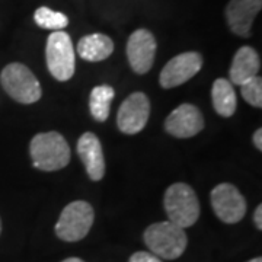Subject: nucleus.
Segmentation results:
<instances>
[{"mask_svg":"<svg viewBox=\"0 0 262 262\" xmlns=\"http://www.w3.org/2000/svg\"><path fill=\"white\" fill-rule=\"evenodd\" d=\"M248 262H262V258H253V259H251V261H248Z\"/></svg>","mask_w":262,"mask_h":262,"instance_id":"nucleus-24","label":"nucleus"},{"mask_svg":"<svg viewBox=\"0 0 262 262\" xmlns=\"http://www.w3.org/2000/svg\"><path fill=\"white\" fill-rule=\"evenodd\" d=\"M143 237L150 252L163 259L179 258L185 252L188 245L185 229L170 223L169 220L149 226Z\"/></svg>","mask_w":262,"mask_h":262,"instance_id":"nucleus-2","label":"nucleus"},{"mask_svg":"<svg viewBox=\"0 0 262 262\" xmlns=\"http://www.w3.org/2000/svg\"><path fill=\"white\" fill-rule=\"evenodd\" d=\"M46 61L51 76L58 82L70 80L75 75L76 57L70 35L64 31L50 34L46 46Z\"/></svg>","mask_w":262,"mask_h":262,"instance_id":"nucleus-5","label":"nucleus"},{"mask_svg":"<svg viewBox=\"0 0 262 262\" xmlns=\"http://www.w3.org/2000/svg\"><path fill=\"white\" fill-rule=\"evenodd\" d=\"M262 9V0H230L226 6V20L230 31L242 38L252 35L253 19Z\"/></svg>","mask_w":262,"mask_h":262,"instance_id":"nucleus-12","label":"nucleus"},{"mask_svg":"<svg viewBox=\"0 0 262 262\" xmlns=\"http://www.w3.org/2000/svg\"><path fill=\"white\" fill-rule=\"evenodd\" d=\"M204 128V117L192 103H182L169 114L165 130L177 139H189Z\"/></svg>","mask_w":262,"mask_h":262,"instance_id":"nucleus-11","label":"nucleus"},{"mask_svg":"<svg viewBox=\"0 0 262 262\" xmlns=\"http://www.w3.org/2000/svg\"><path fill=\"white\" fill-rule=\"evenodd\" d=\"M29 153L34 168L44 172H54L66 168L70 162V147L57 131L39 133L32 137Z\"/></svg>","mask_w":262,"mask_h":262,"instance_id":"nucleus-1","label":"nucleus"},{"mask_svg":"<svg viewBox=\"0 0 262 262\" xmlns=\"http://www.w3.org/2000/svg\"><path fill=\"white\" fill-rule=\"evenodd\" d=\"M241 94L246 102L252 105L255 108L262 106V79L261 76H255L251 80L241 86Z\"/></svg>","mask_w":262,"mask_h":262,"instance_id":"nucleus-19","label":"nucleus"},{"mask_svg":"<svg viewBox=\"0 0 262 262\" xmlns=\"http://www.w3.org/2000/svg\"><path fill=\"white\" fill-rule=\"evenodd\" d=\"M215 215L227 225L239 223L246 213V200L232 184H219L210 194Z\"/></svg>","mask_w":262,"mask_h":262,"instance_id":"nucleus-7","label":"nucleus"},{"mask_svg":"<svg viewBox=\"0 0 262 262\" xmlns=\"http://www.w3.org/2000/svg\"><path fill=\"white\" fill-rule=\"evenodd\" d=\"M156 38L149 29H136L127 41V58L137 75H146L155 63Z\"/></svg>","mask_w":262,"mask_h":262,"instance_id":"nucleus-10","label":"nucleus"},{"mask_svg":"<svg viewBox=\"0 0 262 262\" xmlns=\"http://www.w3.org/2000/svg\"><path fill=\"white\" fill-rule=\"evenodd\" d=\"M77 153L83 162L89 178L101 181L105 175V158L101 140L94 133H84L77 141Z\"/></svg>","mask_w":262,"mask_h":262,"instance_id":"nucleus-13","label":"nucleus"},{"mask_svg":"<svg viewBox=\"0 0 262 262\" xmlns=\"http://www.w3.org/2000/svg\"><path fill=\"white\" fill-rule=\"evenodd\" d=\"M34 20L39 28L50 31H63L69 25V18L61 12L50 9L47 6H41L34 13Z\"/></svg>","mask_w":262,"mask_h":262,"instance_id":"nucleus-18","label":"nucleus"},{"mask_svg":"<svg viewBox=\"0 0 262 262\" xmlns=\"http://www.w3.org/2000/svg\"><path fill=\"white\" fill-rule=\"evenodd\" d=\"M203 57L196 51H187L170 58L162 69L159 83L163 89H172L181 86L201 70Z\"/></svg>","mask_w":262,"mask_h":262,"instance_id":"nucleus-8","label":"nucleus"},{"mask_svg":"<svg viewBox=\"0 0 262 262\" xmlns=\"http://www.w3.org/2000/svg\"><path fill=\"white\" fill-rule=\"evenodd\" d=\"M95 211L86 201H73L64 207L56 223V234L64 242H77L86 237L94 225Z\"/></svg>","mask_w":262,"mask_h":262,"instance_id":"nucleus-6","label":"nucleus"},{"mask_svg":"<svg viewBox=\"0 0 262 262\" xmlns=\"http://www.w3.org/2000/svg\"><path fill=\"white\" fill-rule=\"evenodd\" d=\"M0 83L12 99L24 105L38 102L42 96V89L38 79L31 69L22 63L5 66L0 73Z\"/></svg>","mask_w":262,"mask_h":262,"instance_id":"nucleus-4","label":"nucleus"},{"mask_svg":"<svg viewBox=\"0 0 262 262\" xmlns=\"http://www.w3.org/2000/svg\"><path fill=\"white\" fill-rule=\"evenodd\" d=\"M211 98H213V106L215 113L222 117H232L236 113L237 106V98L233 89L232 82L227 79H215L211 89Z\"/></svg>","mask_w":262,"mask_h":262,"instance_id":"nucleus-16","label":"nucleus"},{"mask_svg":"<svg viewBox=\"0 0 262 262\" xmlns=\"http://www.w3.org/2000/svg\"><path fill=\"white\" fill-rule=\"evenodd\" d=\"M61 262H84V261H82L80 258H67V259H64V261H61Z\"/></svg>","mask_w":262,"mask_h":262,"instance_id":"nucleus-23","label":"nucleus"},{"mask_svg":"<svg viewBox=\"0 0 262 262\" xmlns=\"http://www.w3.org/2000/svg\"><path fill=\"white\" fill-rule=\"evenodd\" d=\"M114 53V42L105 34H89L80 38L77 42V54L86 61L96 63L106 60Z\"/></svg>","mask_w":262,"mask_h":262,"instance_id":"nucleus-15","label":"nucleus"},{"mask_svg":"<svg viewBox=\"0 0 262 262\" xmlns=\"http://www.w3.org/2000/svg\"><path fill=\"white\" fill-rule=\"evenodd\" d=\"M253 144L258 150H262V128H258L253 133Z\"/></svg>","mask_w":262,"mask_h":262,"instance_id":"nucleus-22","label":"nucleus"},{"mask_svg":"<svg viewBox=\"0 0 262 262\" xmlns=\"http://www.w3.org/2000/svg\"><path fill=\"white\" fill-rule=\"evenodd\" d=\"M163 206L169 222L182 229L195 225L201 211L195 191L184 182L172 184L166 189L163 196Z\"/></svg>","mask_w":262,"mask_h":262,"instance_id":"nucleus-3","label":"nucleus"},{"mask_svg":"<svg viewBox=\"0 0 262 262\" xmlns=\"http://www.w3.org/2000/svg\"><path fill=\"white\" fill-rule=\"evenodd\" d=\"M114 96H115L114 88L110 84H99L92 89L89 96V110L92 117L98 122L108 120Z\"/></svg>","mask_w":262,"mask_h":262,"instance_id":"nucleus-17","label":"nucleus"},{"mask_svg":"<svg viewBox=\"0 0 262 262\" xmlns=\"http://www.w3.org/2000/svg\"><path fill=\"white\" fill-rule=\"evenodd\" d=\"M253 222H255V226L261 230L262 229V206L256 207V210H255V213H253Z\"/></svg>","mask_w":262,"mask_h":262,"instance_id":"nucleus-21","label":"nucleus"},{"mask_svg":"<svg viewBox=\"0 0 262 262\" xmlns=\"http://www.w3.org/2000/svg\"><path fill=\"white\" fill-rule=\"evenodd\" d=\"M150 101L147 95L143 92H134L124 99L118 114L117 125L124 134H137L140 133L149 121Z\"/></svg>","mask_w":262,"mask_h":262,"instance_id":"nucleus-9","label":"nucleus"},{"mask_svg":"<svg viewBox=\"0 0 262 262\" xmlns=\"http://www.w3.org/2000/svg\"><path fill=\"white\" fill-rule=\"evenodd\" d=\"M261 69V58L259 54L256 53V50H253L249 46L241 47L233 57V61L230 66V80L233 84L242 86L248 80H251L252 77L258 76Z\"/></svg>","mask_w":262,"mask_h":262,"instance_id":"nucleus-14","label":"nucleus"},{"mask_svg":"<svg viewBox=\"0 0 262 262\" xmlns=\"http://www.w3.org/2000/svg\"><path fill=\"white\" fill-rule=\"evenodd\" d=\"M128 262H163L156 255L151 252H136L131 255L130 261Z\"/></svg>","mask_w":262,"mask_h":262,"instance_id":"nucleus-20","label":"nucleus"},{"mask_svg":"<svg viewBox=\"0 0 262 262\" xmlns=\"http://www.w3.org/2000/svg\"><path fill=\"white\" fill-rule=\"evenodd\" d=\"M0 233H2V220H0Z\"/></svg>","mask_w":262,"mask_h":262,"instance_id":"nucleus-25","label":"nucleus"}]
</instances>
